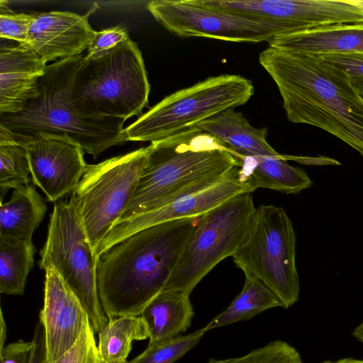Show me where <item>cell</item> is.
I'll return each instance as SVG.
<instances>
[{
	"instance_id": "cell-28",
	"label": "cell",
	"mask_w": 363,
	"mask_h": 363,
	"mask_svg": "<svg viewBox=\"0 0 363 363\" xmlns=\"http://www.w3.org/2000/svg\"><path fill=\"white\" fill-rule=\"evenodd\" d=\"M0 36L20 45H28L33 13H14L0 2Z\"/></svg>"
},
{
	"instance_id": "cell-14",
	"label": "cell",
	"mask_w": 363,
	"mask_h": 363,
	"mask_svg": "<svg viewBox=\"0 0 363 363\" xmlns=\"http://www.w3.org/2000/svg\"><path fill=\"white\" fill-rule=\"evenodd\" d=\"M18 143L26 149L33 184L49 201L56 202L76 189L88 165L82 147L67 139L46 135Z\"/></svg>"
},
{
	"instance_id": "cell-2",
	"label": "cell",
	"mask_w": 363,
	"mask_h": 363,
	"mask_svg": "<svg viewBox=\"0 0 363 363\" xmlns=\"http://www.w3.org/2000/svg\"><path fill=\"white\" fill-rule=\"evenodd\" d=\"M200 220L194 216L144 228L98 257L99 297L108 319L140 315L164 291Z\"/></svg>"
},
{
	"instance_id": "cell-34",
	"label": "cell",
	"mask_w": 363,
	"mask_h": 363,
	"mask_svg": "<svg viewBox=\"0 0 363 363\" xmlns=\"http://www.w3.org/2000/svg\"><path fill=\"white\" fill-rule=\"evenodd\" d=\"M351 83L360 97L363 99V78L351 77Z\"/></svg>"
},
{
	"instance_id": "cell-8",
	"label": "cell",
	"mask_w": 363,
	"mask_h": 363,
	"mask_svg": "<svg viewBox=\"0 0 363 363\" xmlns=\"http://www.w3.org/2000/svg\"><path fill=\"white\" fill-rule=\"evenodd\" d=\"M256 207L252 193L227 200L201 216L165 291L190 296L219 262L239 250L250 231Z\"/></svg>"
},
{
	"instance_id": "cell-4",
	"label": "cell",
	"mask_w": 363,
	"mask_h": 363,
	"mask_svg": "<svg viewBox=\"0 0 363 363\" xmlns=\"http://www.w3.org/2000/svg\"><path fill=\"white\" fill-rule=\"evenodd\" d=\"M239 157L197 127L150 143L133 197L116 225L223 177L240 167Z\"/></svg>"
},
{
	"instance_id": "cell-31",
	"label": "cell",
	"mask_w": 363,
	"mask_h": 363,
	"mask_svg": "<svg viewBox=\"0 0 363 363\" xmlns=\"http://www.w3.org/2000/svg\"><path fill=\"white\" fill-rule=\"evenodd\" d=\"M319 56L345 72L350 77L363 78V52L327 54Z\"/></svg>"
},
{
	"instance_id": "cell-18",
	"label": "cell",
	"mask_w": 363,
	"mask_h": 363,
	"mask_svg": "<svg viewBox=\"0 0 363 363\" xmlns=\"http://www.w3.org/2000/svg\"><path fill=\"white\" fill-rule=\"evenodd\" d=\"M268 44L279 49L318 55L363 52V23L325 26L279 35Z\"/></svg>"
},
{
	"instance_id": "cell-20",
	"label": "cell",
	"mask_w": 363,
	"mask_h": 363,
	"mask_svg": "<svg viewBox=\"0 0 363 363\" xmlns=\"http://www.w3.org/2000/svg\"><path fill=\"white\" fill-rule=\"evenodd\" d=\"M149 332V343L175 337L191 326L194 315L189 296L177 291L161 292L140 315Z\"/></svg>"
},
{
	"instance_id": "cell-9",
	"label": "cell",
	"mask_w": 363,
	"mask_h": 363,
	"mask_svg": "<svg viewBox=\"0 0 363 363\" xmlns=\"http://www.w3.org/2000/svg\"><path fill=\"white\" fill-rule=\"evenodd\" d=\"M38 265L52 267L79 300L94 332L108 323L99 297L94 254L88 234L69 199L54 205L48 235L40 252Z\"/></svg>"
},
{
	"instance_id": "cell-30",
	"label": "cell",
	"mask_w": 363,
	"mask_h": 363,
	"mask_svg": "<svg viewBox=\"0 0 363 363\" xmlns=\"http://www.w3.org/2000/svg\"><path fill=\"white\" fill-rule=\"evenodd\" d=\"M128 38L126 29L121 26L94 31L85 57L92 58L100 56L114 49Z\"/></svg>"
},
{
	"instance_id": "cell-24",
	"label": "cell",
	"mask_w": 363,
	"mask_h": 363,
	"mask_svg": "<svg viewBox=\"0 0 363 363\" xmlns=\"http://www.w3.org/2000/svg\"><path fill=\"white\" fill-rule=\"evenodd\" d=\"M35 247L32 240L0 239V292L22 295L34 265Z\"/></svg>"
},
{
	"instance_id": "cell-32",
	"label": "cell",
	"mask_w": 363,
	"mask_h": 363,
	"mask_svg": "<svg viewBox=\"0 0 363 363\" xmlns=\"http://www.w3.org/2000/svg\"><path fill=\"white\" fill-rule=\"evenodd\" d=\"M33 349L30 363H47L45 354V334L43 327L40 322L34 332L33 338Z\"/></svg>"
},
{
	"instance_id": "cell-1",
	"label": "cell",
	"mask_w": 363,
	"mask_h": 363,
	"mask_svg": "<svg viewBox=\"0 0 363 363\" xmlns=\"http://www.w3.org/2000/svg\"><path fill=\"white\" fill-rule=\"evenodd\" d=\"M259 62L275 82L289 121L321 128L363 157V99L345 72L318 55L269 45Z\"/></svg>"
},
{
	"instance_id": "cell-12",
	"label": "cell",
	"mask_w": 363,
	"mask_h": 363,
	"mask_svg": "<svg viewBox=\"0 0 363 363\" xmlns=\"http://www.w3.org/2000/svg\"><path fill=\"white\" fill-rule=\"evenodd\" d=\"M147 9L180 38L203 37L235 43H269L281 33L265 23L203 7L193 0H154Z\"/></svg>"
},
{
	"instance_id": "cell-22",
	"label": "cell",
	"mask_w": 363,
	"mask_h": 363,
	"mask_svg": "<svg viewBox=\"0 0 363 363\" xmlns=\"http://www.w3.org/2000/svg\"><path fill=\"white\" fill-rule=\"evenodd\" d=\"M276 307H281L279 298L259 280L245 275L241 292L206 328L209 330L247 320L266 310Z\"/></svg>"
},
{
	"instance_id": "cell-17",
	"label": "cell",
	"mask_w": 363,
	"mask_h": 363,
	"mask_svg": "<svg viewBox=\"0 0 363 363\" xmlns=\"http://www.w3.org/2000/svg\"><path fill=\"white\" fill-rule=\"evenodd\" d=\"M46 67L28 45L1 46L0 114L17 113L37 96Z\"/></svg>"
},
{
	"instance_id": "cell-36",
	"label": "cell",
	"mask_w": 363,
	"mask_h": 363,
	"mask_svg": "<svg viewBox=\"0 0 363 363\" xmlns=\"http://www.w3.org/2000/svg\"><path fill=\"white\" fill-rule=\"evenodd\" d=\"M321 363H363V359L354 357H345L336 360H325Z\"/></svg>"
},
{
	"instance_id": "cell-13",
	"label": "cell",
	"mask_w": 363,
	"mask_h": 363,
	"mask_svg": "<svg viewBox=\"0 0 363 363\" xmlns=\"http://www.w3.org/2000/svg\"><path fill=\"white\" fill-rule=\"evenodd\" d=\"M252 193L235 167L223 177L206 182L157 207L116 225L95 251L101 255L130 235L144 228L174 220L201 216L227 200L244 193Z\"/></svg>"
},
{
	"instance_id": "cell-19",
	"label": "cell",
	"mask_w": 363,
	"mask_h": 363,
	"mask_svg": "<svg viewBox=\"0 0 363 363\" xmlns=\"http://www.w3.org/2000/svg\"><path fill=\"white\" fill-rule=\"evenodd\" d=\"M240 172L252 191L269 189L284 194H298L313 182L301 168L290 165L285 155L241 157Z\"/></svg>"
},
{
	"instance_id": "cell-5",
	"label": "cell",
	"mask_w": 363,
	"mask_h": 363,
	"mask_svg": "<svg viewBox=\"0 0 363 363\" xmlns=\"http://www.w3.org/2000/svg\"><path fill=\"white\" fill-rule=\"evenodd\" d=\"M150 86L142 53L128 38L96 57H84L74 77L71 100L80 113L124 120L140 117Z\"/></svg>"
},
{
	"instance_id": "cell-21",
	"label": "cell",
	"mask_w": 363,
	"mask_h": 363,
	"mask_svg": "<svg viewBox=\"0 0 363 363\" xmlns=\"http://www.w3.org/2000/svg\"><path fill=\"white\" fill-rule=\"evenodd\" d=\"M47 211L33 184L13 189L10 199L1 201L0 239L32 240Z\"/></svg>"
},
{
	"instance_id": "cell-6",
	"label": "cell",
	"mask_w": 363,
	"mask_h": 363,
	"mask_svg": "<svg viewBox=\"0 0 363 363\" xmlns=\"http://www.w3.org/2000/svg\"><path fill=\"white\" fill-rule=\"evenodd\" d=\"M252 82L239 74L210 77L164 98L123 130L125 142L161 140L230 108L254 95Z\"/></svg>"
},
{
	"instance_id": "cell-10",
	"label": "cell",
	"mask_w": 363,
	"mask_h": 363,
	"mask_svg": "<svg viewBox=\"0 0 363 363\" xmlns=\"http://www.w3.org/2000/svg\"><path fill=\"white\" fill-rule=\"evenodd\" d=\"M150 145L88 164L70 200L94 254L128 207L145 164Z\"/></svg>"
},
{
	"instance_id": "cell-27",
	"label": "cell",
	"mask_w": 363,
	"mask_h": 363,
	"mask_svg": "<svg viewBox=\"0 0 363 363\" xmlns=\"http://www.w3.org/2000/svg\"><path fill=\"white\" fill-rule=\"evenodd\" d=\"M206 363H303L299 352L283 340H274L237 357L208 359Z\"/></svg>"
},
{
	"instance_id": "cell-33",
	"label": "cell",
	"mask_w": 363,
	"mask_h": 363,
	"mask_svg": "<svg viewBox=\"0 0 363 363\" xmlns=\"http://www.w3.org/2000/svg\"><path fill=\"white\" fill-rule=\"evenodd\" d=\"M1 330H0V350L5 347L4 343L6 338V327L2 311H1Z\"/></svg>"
},
{
	"instance_id": "cell-35",
	"label": "cell",
	"mask_w": 363,
	"mask_h": 363,
	"mask_svg": "<svg viewBox=\"0 0 363 363\" xmlns=\"http://www.w3.org/2000/svg\"><path fill=\"white\" fill-rule=\"evenodd\" d=\"M352 335L363 345V320L354 328Z\"/></svg>"
},
{
	"instance_id": "cell-23",
	"label": "cell",
	"mask_w": 363,
	"mask_h": 363,
	"mask_svg": "<svg viewBox=\"0 0 363 363\" xmlns=\"http://www.w3.org/2000/svg\"><path fill=\"white\" fill-rule=\"evenodd\" d=\"M98 350L104 363H124L134 340L149 338L146 324L140 315L108 319L98 333Z\"/></svg>"
},
{
	"instance_id": "cell-25",
	"label": "cell",
	"mask_w": 363,
	"mask_h": 363,
	"mask_svg": "<svg viewBox=\"0 0 363 363\" xmlns=\"http://www.w3.org/2000/svg\"><path fill=\"white\" fill-rule=\"evenodd\" d=\"M30 168L26 147L0 126L1 200L9 189L30 184Z\"/></svg>"
},
{
	"instance_id": "cell-29",
	"label": "cell",
	"mask_w": 363,
	"mask_h": 363,
	"mask_svg": "<svg viewBox=\"0 0 363 363\" xmlns=\"http://www.w3.org/2000/svg\"><path fill=\"white\" fill-rule=\"evenodd\" d=\"M94 333L89 322L74 345L59 359L50 363H101Z\"/></svg>"
},
{
	"instance_id": "cell-37",
	"label": "cell",
	"mask_w": 363,
	"mask_h": 363,
	"mask_svg": "<svg viewBox=\"0 0 363 363\" xmlns=\"http://www.w3.org/2000/svg\"><path fill=\"white\" fill-rule=\"evenodd\" d=\"M101 363H104V362L101 361ZM124 363H127V362H124Z\"/></svg>"
},
{
	"instance_id": "cell-26",
	"label": "cell",
	"mask_w": 363,
	"mask_h": 363,
	"mask_svg": "<svg viewBox=\"0 0 363 363\" xmlns=\"http://www.w3.org/2000/svg\"><path fill=\"white\" fill-rule=\"evenodd\" d=\"M207 331L204 326L189 335L148 344L140 354L127 363H174L195 347Z\"/></svg>"
},
{
	"instance_id": "cell-16",
	"label": "cell",
	"mask_w": 363,
	"mask_h": 363,
	"mask_svg": "<svg viewBox=\"0 0 363 363\" xmlns=\"http://www.w3.org/2000/svg\"><path fill=\"white\" fill-rule=\"evenodd\" d=\"M95 9L96 5L84 15L59 11L33 13L28 45L46 64L82 55L94 34L88 18Z\"/></svg>"
},
{
	"instance_id": "cell-3",
	"label": "cell",
	"mask_w": 363,
	"mask_h": 363,
	"mask_svg": "<svg viewBox=\"0 0 363 363\" xmlns=\"http://www.w3.org/2000/svg\"><path fill=\"white\" fill-rule=\"evenodd\" d=\"M82 55L47 65L35 97L14 114H0V126L18 142L38 135L67 139L96 159L106 149L124 144V120L94 117L78 111L71 87Z\"/></svg>"
},
{
	"instance_id": "cell-11",
	"label": "cell",
	"mask_w": 363,
	"mask_h": 363,
	"mask_svg": "<svg viewBox=\"0 0 363 363\" xmlns=\"http://www.w3.org/2000/svg\"><path fill=\"white\" fill-rule=\"evenodd\" d=\"M193 1L209 9L273 26L281 33V35L325 26L363 23L362 1Z\"/></svg>"
},
{
	"instance_id": "cell-7",
	"label": "cell",
	"mask_w": 363,
	"mask_h": 363,
	"mask_svg": "<svg viewBox=\"0 0 363 363\" xmlns=\"http://www.w3.org/2000/svg\"><path fill=\"white\" fill-rule=\"evenodd\" d=\"M232 257L245 275L257 279L279 298L281 308H289L298 300L296 233L283 208L256 207L248 235Z\"/></svg>"
},
{
	"instance_id": "cell-15",
	"label": "cell",
	"mask_w": 363,
	"mask_h": 363,
	"mask_svg": "<svg viewBox=\"0 0 363 363\" xmlns=\"http://www.w3.org/2000/svg\"><path fill=\"white\" fill-rule=\"evenodd\" d=\"M44 301L40 314L47 363L54 362L77 342L89 319L79 300L52 267L45 269Z\"/></svg>"
}]
</instances>
